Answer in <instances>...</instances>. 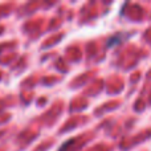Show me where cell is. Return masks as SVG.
<instances>
[{
  "label": "cell",
  "mask_w": 151,
  "mask_h": 151,
  "mask_svg": "<svg viewBox=\"0 0 151 151\" xmlns=\"http://www.w3.org/2000/svg\"><path fill=\"white\" fill-rule=\"evenodd\" d=\"M119 39H121V35H118V36H114L113 39H110V40H109V44H107V47H113L114 44H118Z\"/></svg>",
  "instance_id": "6da1fadb"
}]
</instances>
